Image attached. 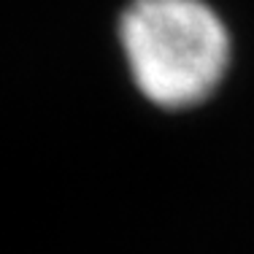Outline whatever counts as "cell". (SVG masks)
Listing matches in <instances>:
<instances>
[{"label":"cell","instance_id":"cell-1","mask_svg":"<svg viewBox=\"0 0 254 254\" xmlns=\"http://www.w3.org/2000/svg\"><path fill=\"white\" fill-rule=\"evenodd\" d=\"M119 38L135 87L162 108L205 100L230 63L227 27L203 0H132Z\"/></svg>","mask_w":254,"mask_h":254}]
</instances>
